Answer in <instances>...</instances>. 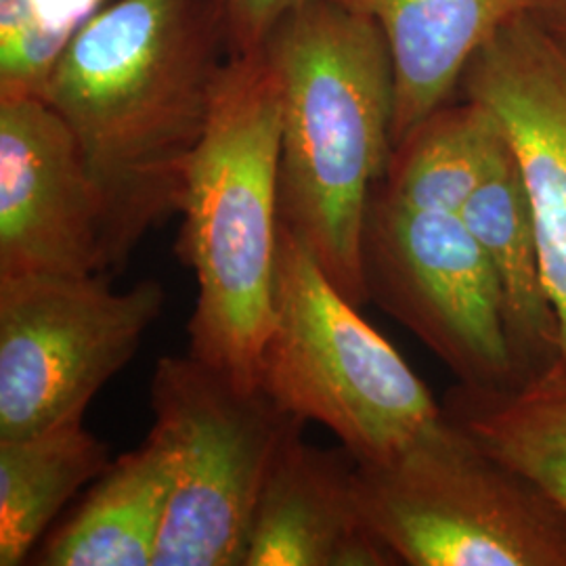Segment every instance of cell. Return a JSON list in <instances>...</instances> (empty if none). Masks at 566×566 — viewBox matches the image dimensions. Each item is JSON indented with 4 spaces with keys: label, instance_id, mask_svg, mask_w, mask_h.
<instances>
[{
    "label": "cell",
    "instance_id": "obj_3",
    "mask_svg": "<svg viewBox=\"0 0 566 566\" xmlns=\"http://www.w3.org/2000/svg\"><path fill=\"white\" fill-rule=\"evenodd\" d=\"M282 99L264 46L231 53L187 168L177 252L198 296L189 353L259 386L280 245Z\"/></svg>",
    "mask_w": 566,
    "mask_h": 566
},
{
    "label": "cell",
    "instance_id": "obj_1",
    "mask_svg": "<svg viewBox=\"0 0 566 566\" xmlns=\"http://www.w3.org/2000/svg\"><path fill=\"white\" fill-rule=\"evenodd\" d=\"M229 55L224 0H112L63 49L42 99L99 189L105 271L181 214Z\"/></svg>",
    "mask_w": 566,
    "mask_h": 566
},
{
    "label": "cell",
    "instance_id": "obj_15",
    "mask_svg": "<svg viewBox=\"0 0 566 566\" xmlns=\"http://www.w3.org/2000/svg\"><path fill=\"white\" fill-rule=\"evenodd\" d=\"M441 409L566 516V365L514 388L458 385Z\"/></svg>",
    "mask_w": 566,
    "mask_h": 566
},
{
    "label": "cell",
    "instance_id": "obj_5",
    "mask_svg": "<svg viewBox=\"0 0 566 566\" xmlns=\"http://www.w3.org/2000/svg\"><path fill=\"white\" fill-rule=\"evenodd\" d=\"M259 386L287 413L332 430L355 460L385 458L441 416L401 353L283 223Z\"/></svg>",
    "mask_w": 566,
    "mask_h": 566
},
{
    "label": "cell",
    "instance_id": "obj_19",
    "mask_svg": "<svg viewBox=\"0 0 566 566\" xmlns=\"http://www.w3.org/2000/svg\"><path fill=\"white\" fill-rule=\"evenodd\" d=\"M303 0H224L231 53L263 46L273 28Z\"/></svg>",
    "mask_w": 566,
    "mask_h": 566
},
{
    "label": "cell",
    "instance_id": "obj_16",
    "mask_svg": "<svg viewBox=\"0 0 566 566\" xmlns=\"http://www.w3.org/2000/svg\"><path fill=\"white\" fill-rule=\"evenodd\" d=\"M109 464V449L82 420L0 439V566L23 565L61 510Z\"/></svg>",
    "mask_w": 566,
    "mask_h": 566
},
{
    "label": "cell",
    "instance_id": "obj_11",
    "mask_svg": "<svg viewBox=\"0 0 566 566\" xmlns=\"http://www.w3.org/2000/svg\"><path fill=\"white\" fill-rule=\"evenodd\" d=\"M348 449L290 439L271 468L243 566H390L397 556L365 523Z\"/></svg>",
    "mask_w": 566,
    "mask_h": 566
},
{
    "label": "cell",
    "instance_id": "obj_20",
    "mask_svg": "<svg viewBox=\"0 0 566 566\" xmlns=\"http://www.w3.org/2000/svg\"><path fill=\"white\" fill-rule=\"evenodd\" d=\"M528 15L566 44V0H533Z\"/></svg>",
    "mask_w": 566,
    "mask_h": 566
},
{
    "label": "cell",
    "instance_id": "obj_2",
    "mask_svg": "<svg viewBox=\"0 0 566 566\" xmlns=\"http://www.w3.org/2000/svg\"><path fill=\"white\" fill-rule=\"evenodd\" d=\"M263 46L282 99L280 219L344 296L364 306L365 212L392 154L385 34L332 0H303Z\"/></svg>",
    "mask_w": 566,
    "mask_h": 566
},
{
    "label": "cell",
    "instance_id": "obj_6",
    "mask_svg": "<svg viewBox=\"0 0 566 566\" xmlns=\"http://www.w3.org/2000/svg\"><path fill=\"white\" fill-rule=\"evenodd\" d=\"M151 411L175 464L156 566L245 565L266 476L306 422L191 353L156 364Z\"/></svg>",
    "mask_w": 566,
    "mask_h": 566
},
{
    "label": "cell",
    "instance_id": "obj_17",
    "mask_svg": "<svg viewBox=\"0 0 566 566\" xmlns=\"http://www.w3.org/2000/svg\"><path fill=\"white\" fill-rule=\"evenodd\" d=\"M506 143L485 105L446 103L392 147L378 189L407 208L460 214Z\"/></svg>",
    "mask_w": 566,
    "mask_h": 566
},
{
    "label": "cell",
    "instance_id": "obj_7",
    "mask_svg": "<svg viewBox=\"0 0 566 566\" xmlns=\"http://www.w3.org/2000/svg\"><path fill=\"white\" fill-rule=\"evenodd\" d=\"M164 303L151 280L116 292L102 275L0 277V439L82 420Z\"/></svg>",
    "mask_w": 566,
    "mask_h": 566
},
{
    "label": "cell",
    "instance_id": "obj_10",
    "mask_svg": "<svg viewBox=\"0 0 566 566\" xmlns=\"http://www.w3.org/2000/svg\"><path fill=\"white\" fill-rule=\"evenodd\" d=\"M460 88L495 114L516 151L566 365V44L518 15L481 46Z\"/></svg>",
    "mask_w": 566,
    "mask_h": 566
},
{
    "label": "cell",
    "instance_id": "obj_9",
    "mask_svg": "<svg viewBox=\"0 0 566 566\" xmlns=\"http://www.w3.org/2000/svg\"><path fill=\"white\" fill-rule=\"evenodd\" d=\"M105 217L70 126L42 97H0V277L105 273Z\"/></svg>",
    "mask_w": 566,
    "mask_h": 566
},
{
    "label": "cell",
    "instance_id": "obj_14",
    "mask_svg": "<svg viewBox=\"0 0 566 566\" xmlns=\"http://www.w3.org/2000/svg\"><path fill=\"white\" fill-rule=\"evenodd\" d=\"M172 485L170 447L151 430L145 443L114 460L67 521L55 526L36 565L156 566Z\"/></svg>",
    "mask_w": 566,
    "mask_h": 566
},
{
    "label": "cell",
    "instance_id": "obj_4",
    "mask_svg": "<svg viewBox=\"0 0 566 566\" xmlns=\"http://www.w3.org/2000/svg\"><path fill=\"white\" fill-rule=\"evenodd\" d=\"M367 526L409 566H566V516L441 416L378 460H357Z\"/></svg>",
    "mask_w": 566,
    "mask_h": 566
},
{
    "label": "cell",
    "instance_id": "obj_13",
    "mask_svg": "<svg viewBox=\"0 0 566 566\" xmlns=\"http://www.w3.org/2000/svg\"><path fill=\"white\" fill-rule=\"evenodd\" d=\"M460 217L495 271L518 386L525 385L560 359V319L544 277L525 177L510 139Z\"/></svg>",
    "mask_w": 566,
    "mask_h": 566
},
{
    "label": "cell",
    "instance_id": "obj_18",
    "mask_svg": "<svg viewBox=\"0 0 566 566\" xmlns=\"http://www.w3.org/2000/svg\"><path fill=\"white\" fill-rule=\"evenodd\" d=\"M112 0H0V97H42L67 42Z\"/></svg>",
    "mask_w": 566,
    "mask_h": 566
},
{
    "label": "cell",
    "instance_id": "obj_12",
    "mask_svg": "<svg viewBox=\"0 0 566 566\" xmlns=\"http://www.w3.org/2000/svg\"><path fill=\"white\" fill-rule=\"evenodd\" d=\"M374 21L392 63V147L451 102L468 63L533 0H332Z\"/></svg>",
    "mask_w": 566,
    "mask_h": 566
},
{
    "label": "cell",
    "instance_id": "obj_8",
    "mask_svg": "<svg viewBox=\"0 0 566 566\" xmlns=\"http://www.w3.org/2000/svg\"><path fill=\"white\" fill-rule=\"evenodd\" d=\"M361 266L367 303L409 329L460 385L518 386L500 283L460 214L407 208L376 187Z\"/></svg>",
    "mask_w": 566,
    "mask_h": 566
}]
</instances>
